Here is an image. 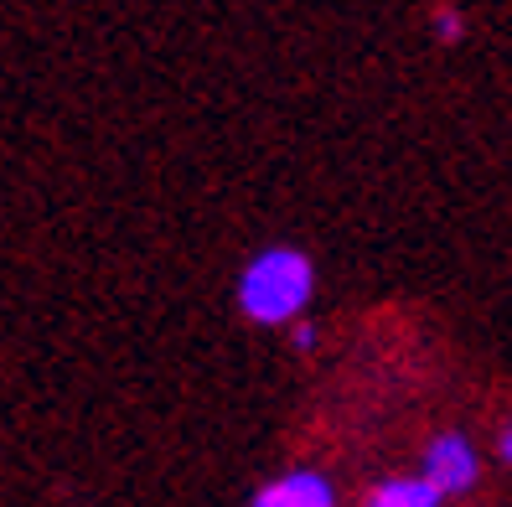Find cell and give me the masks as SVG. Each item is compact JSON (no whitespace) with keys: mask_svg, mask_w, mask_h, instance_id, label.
I'll return each instance as SVG.
<instances>
[{"mask_svg":"<svg viewBox=\"0 0 512 507\" xmlns=\"http://www.w3.org/2000/svg\"><path fill=\"white\" fill-rule=\"evenodd\" d=\"M316 295V264L300 249H264L238 275V311L259 326H290Z\"/></svg>","mask_w":512,"mask_h":507,"instance_id":"obj_1","label":"cell"},{"mask_svg":"<svg viewBox=\"0 0 512 507\" xmlns=\"http://www.w3.org/2000/svg\"><path fill=\"white\" fill-rule=\"evenodd\" d=\"M419 476L440 492V497H461L476 487V476H481V461H476V445L466 435H435L425 445V466H419Z\"/></svg>","mask_w":512,"mask_h":507,"instance_id":"obj_2","label":"cell"},{"mask_svg":"<svg viewBox=\"0 0 512 507\" xmlns=\"http://www.w3.org/2000/svg\"><path fill=\"white\" fill-rule=\"evenodd\" d=\"M254 507H337V492L321 471H285L254 497Z\"/></svg>","mask_w":512,"mask_h":507,"instance_id":"obj_3","label":"cell"},{"mask_svg":"<svg viewBox=\"0 0 512 507\" xmlns=\"http://www.w3.org/2000/svg\"><path fill=\"white\" fill-rule=\"evenodd\" d=\"M445 497L425 482V476H394V482H383L373 497H368V507H440Z\"/></svg>","mask_w":512,"mask_h":507,"instance_id":"obj_4","label":"cell"},{"mask_svg":"<svg viewBox=\"0 0 512 507\" xmlns=\"http://www.w3.org/2000/svg\"><path fill=\"white\" fill-rule=\"evenodd\" d=\"M461 32H466V21H461V11H450V6H440V11H435V37H440V42H461Z\"/></svg>","mask_w":512,"mask_h":507,"instance_id":"obj_5","label":"cell"},{"mask_svg":"<svg viewBox=\"0 0 512 507\" xmlns=\"http://www.w3.org/2000/svg\"><path fill=\"white\" fill-rule=\"evenodd\" d=\"M295 347H300V352L316 347V326H311V321H295Z\"/></svg>","mask_w":512,"mask_h":507,"instance_id":"obj_6","label":"cell"},{"mask_svg":"<svg viewBox=\"0 0 512 507\" xmlns=\"http://www.w3.org/2000/svg\"><path fill=\"white\" fill-rule=\"evenodd\" d=\"M502 461H507V466H512V425H507V430H502Z\"/></svg>","mask_w":512,"mask_h":507,"instance_id":"obj_7","label":"cell"}]
</instances>
